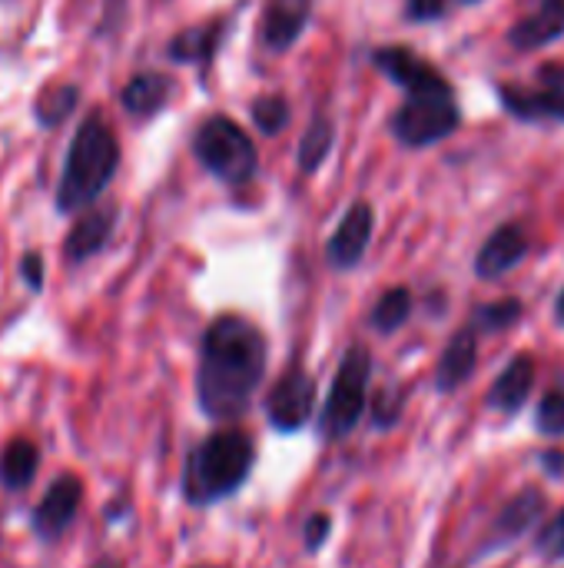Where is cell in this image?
Segmentation results:
<instances>
[{
  "mask_svg": "<svg viewBox=\"0 0 564 568\" xmlns=\"http://www.w3.org/2000/svg\"><path fill=\"white\" fill-rule=\"evenodd\" d=\"M266 373V339L243 316H219L209 323L199 346L196 396L209 419H239Z\"/></svg>",
  "mask_w": 564,
  "mask_h": 568,
  "instance_id": "cell-1",
  "label": "cell"
},
{
  "mask_svg": "<svg viewBox=\"0 0 564 568\" xmlns=\"http://www.w3.org/2000/svg\"><path fill=\"white\" fill-rule=\"evenodd\" d=\"M120 166V143L116 133L103 116H86L66 150V163L57 183V210L76 213L106 190Z\"/></svg>",
  "mask_w": 564,
  "mask_h": 568,
  "instance_id": "cell-2",
  "label": "cell"
},
{
  "mask_svg": "<svg viewBox=\"0 0 564 568\" xmlns=\"http://www.w3.org/2000/svg\"><path fill=\"white\" fill-rule=\"evenodd\" d=\"M256 459V446L246 433L226 429V433H213L209 439H203L183 469V496L189 506H213L226 496H233Z\"/></svg>",
  "mask_w": 564,
  "mask_h": 568,
  "instance_id": "cell-3",
  "label": "cell"
},
{
  "mask_svg": "<svg viewBox=\"0 0 564 568\" xmlns=\"http://www.w3.org/2000/svg\"><path fill=\"white\" fill-rule=\"evenodd\" d=\"M193 153L203 163V170H209L226 186H246L259 170V153L253 136L223 113L199 123L193 136Z\"/></svg>",
  "mask_w": 564,
  "mask_h": 568,
  "instance_id": "cell-4",
  "label": "cell"
},
{
  "mask_svg": "<svg viewBox=\"0 0 564 568\" xmlns=\"http://www.w3.org/2000/svg\"><path fill=\"white\" fill-rule=\"evenodd\" d=\"M462 123V110L452 83L419 93H406L402 106L392 113V133L402 146L422 150L452 136Z\"/></svg>",
  "mask_w": 564,
  "mask_h": 568,
  "instance_id": "cell-5",
  "label": "cell"
},
{
  "mask_svg": "<svg viewBox=\"0 0 564 568\" xmlns=\"http://www.w3.org/2000/svg\"><path fill=\"white\" fill-rule=\"evenodd\" d=\"M369 376H372V356L366 346H352L346 356H342V366L332 379V389H329V399H326V409H322V419H319V429L326 439H346L362 413H366V393H369Z\"/></svg>",
  "mask_w": 564,
  "mask_h": 568,
  "instance_id": "cell-6",
  "label": "cell"
},
{
  "mask_svg": "<svg viewBox=\"0 0 564 568\" xmlns=\"http://www.w3.org/2000/svg\"><path fill=\"white\" fill-rule=\"evenodd\" d=\"M539 87H499L502 110L525 123H564V60L542 63Z\"/></svg>",
  "mask_w": 564,
  "mask_h": 568,
  "instance_id": "cell-7",
  "label": "cell"
},
{
  "mask_svg": "<svg viewBox=\"0 0 564 568\" xmlns=\"http://www.w3.org/2000/svg\"><path fill=\"white\" fill-rule=\"evenodd\" d=\"M312 406H316V379L302 366H289L269 393L266 416L279 433H296L309 423Z\"/></svg>",
  "mask_w": 564,
  "mask_h": 568,
  "instance_id": "cell-8",
  "label": "cell"
},
{
  "mask_svg": "<svg viewBox=\"0 0 564 568\" xmlns=\"http://www.w3.org/2000/svg\"><path fill=\"white\" fill-rule=\"evenodd\" d=\"M372 67L382 70L396 87H402L406 93H419V90H432V87H449L445 73L422 60L412 47L406 43H386L372 50Z\"/></svg>",
  "mask_w": 564,
  "mask_h": 568,
  "instance_id": "cell-9",
  "label": "cell"
},
{
  "mask_svg": "<svg viewBox=\"0 0 564 568\" xmlns=\"http://www.w3.org/2000/svg\"><path fill=\"white\" fill-rule=\"evenodd\" d=\"M83 503V483L76 476H57L43 499L33 506V532L43 542H57L76 519Z\"/></svg>",
  "mask_w": 564,
  "mask_h": 568,
  "instance_id": "cell-10",
  "label": "cell"
},
{
  "mask_svg": "<svg viewBox=\"0 0 564 568\" xmlns=\"http://www.w3.org/2000/svg\"><path fill=\"white\" fill-rule=\"evenodd\" d=\"M372 230H376V210L369 203H352L346 210V216L339 220L336 233L326 243V260L336 270H352L362 263L369 243H372Z\"/></svg>",
  "mask_w": 564,
  "mask_h": 568,
  "instance_id": "cell-11",
  "label": "cell"
},
{
  "mask_svg": "<svg viewBox=\"0 0 564 568\" xmlns=\"http://www.w3.org/2000/svg\"><path fill=\"white\" fill-rule=\"evenodd\" d=\"M532 250V240L522 223H502L475 253V276L479 280H499L509 270H515Z\"/></svg>",
  "mask_w": 564,
  "mask_h": 568,
  "instance_id": "cell-12",
  "label": "cell"
},
{
  "mask_svg": "<svg viewBox=\"0 0 564 568\" xmlns=\"http://www.w3.org/2000/svg\"><path fill=\"white\" fill-rule=\"evenodd\" d=\"M312 17V0H266L263 3V43L269 53H286L302 33Z\"/></svg>",
  "mask_w": 564,
  "mask_h": 568,
  "instance_id": "cell-13",
  "label": "cell"
},
{
  "mask_svg": "<svg viewBox=\"0 0 564 568\" xmlns=\"http://www.w3.org/2000/svg\"><path fill=\"white\" fill-rule=\"evenodd\" d=\"M564 37V0H539L512 30L509 43L515 50H542Z\"/></svg>",
  "mask_w": 564,
  "mask_h": 568,
  "instance_id": "cell-14",
  "label": "cell"
},
{
  "mask_svg": "<svg viewBox=\"0 0 564 568\" xmlns=\"http://www.w3.org/2000/svg\"><path fill=\"white\" fill-rule=\"evenodd\" d=\"M113 226H116V210L113 206H100V210H90L83 213L70 233H66V243H63V256L70 263H83L90 256H96L106 240L113 236Z\"/></svg>",
  "mask_w": 564,
  "mask_h": 568,
  "instance_id": "cell-15",
  "label": "cell"
},
{
  "mask_svg": "<svg viewBox=\"0 0 564 568\" xmlns=\"http://www.w3.org/2000/svg\"><path fill=\"white\" fill-rule=\"evenodd\" d=\"M475 363H479V329L465 326L449 339V346L439 359V369H435V386L442 393L459 389L475 373Z\"/></svg>",
  "mask_w": 564,
  "mask_h": 568,
  "instance_id": "cell-16",
  "label": "cell"
},
{
  "mask_svg": "<svg viewBox=\"0 0 564 568\" xmlns=\"http://www.w3.org/2000/svg\"><path fill=\"white\" fill-rule=\"evenodd\" d=\"M532 386H535V359L529 353L515 356L502 373L499 379L492 383L489 389V406L499 409V413H519L525 406V399L532 396Z\"/></svg>",
  "mask_w": 564,
  "mask_h": 568,
  "instance_id": "cell-17",
  "label": "cell"
},
{
  "mask_svg": "<svg viewBox=\"0 0 564 568\" xmlns=\"http://www.w3.org/2000/svg\"><path fill=\"white\" fill-rule=\"evenodd\" d=\"M173 97V80L163 77V73H136L126 87H123V106L126 113L146 120V116H156Z\"/></svg>",
  "mask_w": 564,
  "mask_h": 568,
  "instance_id": "cell-18",
  "label": "cell"
},
{
  "mask_svg": "<svg viewBox=\"0 0 564 568\" xmlns=\"http://www.w3.org/2000/svg\"><path fill=\"white\" fill-rule=\"evenodd\" d=\"M223 23H203V27H189L183 33H176L166 47L170 60L176 63H209L219 50L223 40Z\"/></svg>",
  "mask_w": 564,
  "mask_h": 568,
  "instance_id": "cell-19",
  "label": "cell"
},
{
  "mask_svg": "<svg viewBox=\"0 0 564 568\" xmlns=\"http://www.w3.org/2000/svg\"><path fill=\"white\" fill-rule=\"evenodd\" d=\"M332 143H336V126L329 120V113L316 110L302 140H299V150H296V163L306 176H312L316 170H322V163L329 160L332 153Z\"/></svg>",
  "mask_w": 564,
  "mask_h": 568,
  "instance_id": "cell-20",
  "label": "cell"
},
{
  "mask_svg": "<svg viewBox=\"0 0 564 568\" xmlns=\"http://www.w3.org/2000/svg\"><path fill=\"white\" fill-rule=\"evenodd\" d=\"M40 466V453L33 443L27 439H13L3 453H0V486L10 493H23Z\"/></svg>",
  "mask_w": 564,
  "mask_h": 568,
  "instance_id": "cell-21",
  "label": "cell"
},
{
  "mask_svg": "<svg viewBox=\"0 0 564 568\" xmlns=\"http://www.w3.org/2000/svg\"><path fill=\"white\" fill-rule=\"evenodd\" d=\"M545 513V496L535 489H525L515 503H509V509H502V516L495 519V539H519L522 532H529Z\"/></svg>",
  "mask_w": 564,
  "mask_h": 568,
  "instance_id": "cell-22",
  "label": "cell"
},
{
  "mask_svg": "<svg viewBox=\"0 0 564 568\" xmlns=\"http://www.w3.org/2000/svg\"><path fill=\"white\" fill-rule=\"evenodd\" d=\"M409 316H412V290H409V286H392V290H386L382 300L376 303L369 323H372L376 333L389 336V333H396L399 326H406Z\"/></svg>",
  "mask_w": 564,
  "mask_h": 568,
  "instance_id": "cell-23",
  "label": "cell"
},
{
  "mask_svg": "<svg viewBox=\"0 0 564 568\" xmlns=\"http://www.w3.org/2000/svg\"><path fill=\"white\" fill-rule=\"evenodd\" d=\"M253 123L259 126V133L276 136L289 126V103L283 93H263L253 100Z\"/></svg>",
  "mask_w": 564,
  "mask_h": 568,
  "instance_id": "cell-24",
  "label": "cell"
},
{
  "mask_svg": "<svg viewBox=\"0 0 564 568\" xmlns=\"http://www.w3.org/2000/svg\"><path fill=\"white\" fill-rule=\"evenodd\" d=\"M522 320V303L519 300H499V303H485L472 313V326L482 333H505Z\"/></svg>",
  "mask_w": 564,
  "mask_h": 568,
  "instance_id": "cell-25",
  "label": "cell"
},
{
  "mask_svg": "<svg viewBox=\"0 0 564 568\" xmlns=\"http://www.w3.org/2000/svg\"><path fill=\"white\" fill-rule=\"evenodd\" d=\"M76 97H80V93H76V87H70V83H57V87L43 90L40 100H37V120L47 123V126H57L60 120H66V113L73 110Z\"/></svg>",
  "mask_w": 564,
  "mask_h": 568,
  "instance_id": "cell-26",
  "label": "cell"
},
{
  "mask_svg": "<svg viewBox=\"0 0 564 568\" xmlns=\"http://www.w3.org/2000/svg\"><path fill=\"white\" fill-rule=\"evenodd\" d=\"M539 429L545 436H564V373L539 403Z\"/></svg>",
  "mask_w": 564,
  "mask_h": 568,
  "instance_id": "cell-27",
  "label": "cell"
},
{
  "mask_svg": "<svg viewBox=\"0 0 564 568\" xmlns=\"http://www.w3.org/2000/svg\"><path fill=\"white\" fill-rule=\"evenodd\" d=\"M539 552H542L545 559H564V509L555 519H548V526L542 529V536H539Z\"/></svg>",
  "mask_w": 564,
  "mask_h": 568,
  "instance_id": "cell-28",
  "label": "cell"
},
{
  "mask_svg": "<svg viewBox=\"0 0 564 568\" xmlns=\"http://www.w3.org/2000/svg\"><path fill=\"white\" fill-rule=\"evenodd\" d=\"M452 0H406V17L412 23H432L449 13Z\"/></svg>",
  "mask_w": 564,
  "mask_h": 568,
  "instance_id": "cell-29",
  "label": "cell"
},
{
  "mask_svg": "<svg viewBox=\"0 0 564 568\" xmlns=\"http://www.w3.org/2000/svg\"><path fill=\"white\" fill-rule=\"evenodd\" d=\"M329 529H332V519L326 513H316L309 523H306V549L309 552H319L322 542L329 539Z\"/></svg>",
  "mask_w": 564,
  "mask_h": 568,
  "instance_id": "cell-30",
  "label": "cell"
},
{
  "mask_svg": "<svg viewBox=\"0 0 564 568\" xmlns=\"http://www.w3.org/2000/svg\"><path fill=\"white\" fill-rule=\"evenodd\" d=\"M399 413H402L399 399H396L392 393H382V396L376 399V413H372V419H376L379 426H392V423L399 419Z\"/></svg>",
  "mask_w": 564,
  "mask_h": 568,
  "instance_id": "cell-31",
  "label": "cell"
},
{
  "mask_svg": "<svg viewBox=\"0 0 564 568\" xmlns=\"http://www.w3.org/2000/svg\"><path fill=\"white\" fill-rule=\"evenodd\" d=\"M20 276H23V283H27L30 290H43V263H40L37 253H27V256L20 260Z\"/></svg>",
  "mask_w": 564,
  "mask_h": 568,
  "instance_id": "cell-32",
  "label": "cell"
},
{
  "mask_svg": "<svg viewBox=\"0 0 564 568\" xmlns=\"http://www.w3.org/2000/svg\"><path fill=\"white\" fill-rule=\"evenodd\" d=\"M90 568H123L120 562H113V559H100L96 566H90Z\"/></svg>",
  "mask_w": 564,
  "mask_h": 568,
  "instance_id": "cell-33",
  "label": "cell"
},
{
  "mask_svg": "<svg viewBox=\"0 0 564 568\" xmlns=\"http://www.w3.org/2000/svg\"><path fill=\"white\" fill-rule=\"evenodd\" d=\"M558 320L564 323V290H562V296H558Z\"/></svg>",
  "mask_w": 564,
  "mask_h": 568,
  "instance_id": "cell-34",
  "label": "cell"
},
{
  "mask_svg": "<svg viewBox=\"0 0 564 568\" xmlns=\"http://www.w3.org/2000/svg\"><path fill=\"white\" fill-rule=\"evenodd\" d=\"M459 3H465V7H472V3H482V0H459Z\"/></svg>",
  "mask_w": 564,
  "mask_h": 568,
  "instance_id": "cell-35",
  "label": "cell"
}]
</instances>
